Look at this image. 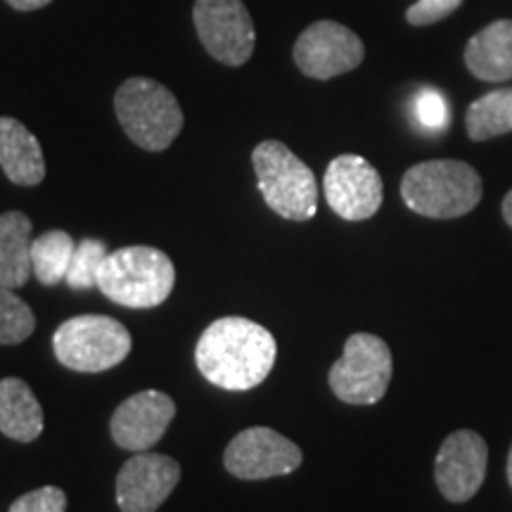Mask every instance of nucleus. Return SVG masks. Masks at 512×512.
I'll return each mask as SVG.
<instances>
[{"label":"nucleus","mask_w":512,"mask_h":512,"mask_svg":"<svg viewBox=\"0 0 512 512\" xmlns=\"http://www.w3.org/2000/svg\"><path fill=\"white\" fill-rule=\"evenodd\" d=\"M31 219L22 211L0 214V285L22 287L34 273L31 266Z\"/></svg>","instance_id":"a211bd4d"},{"label":"nucleus","mask_w":512,"mask_h":512,"mask_svg":"<svg viewBox=\"0 0 512 512\" xmlns=\"http://www.w3.org/2000/svg\"><path fill=\"white\" fill-rule=\"evenodd\" d=\"M252 164L264 202L287 221H311L318 211V183L313 171L280 140L254 147Z\"/></svg>","instance_id":"39448f33"},{"label":"nucleus","mask_w":512,"mask_h":512,"mask_svg":"<svg viewBox=\"0 0 512 512\" xmlns=\"http://www.w3.org/2000/svg\"><path fill=\"white\" fill-rule=\"evenodd\" d=\"M76 242L64 230H48L38 235L31 245V266L41 285L53 287L67 280L69 266H72Z\"/></svg>","instance_id":"aec40b11"},{"label":"nucleus","mask_w":512,"mask_h":512,"mask_svg":"<svg viewBox=\"0 0 512 512\" xmlns=\"http://www.w3.org/2000/svg\"><path fill=\"white\" fill-rule=\"evenodd\" d=\"M0 169L22 188H34L46 178L41 143L22 121L12 117H0Z\"/></svg>","instance_id":"2eb2a0df"},{"label":"nucleus","mask_w":512,"mask_h":512,"mask_svg":"<svg viewBox=\"0 0 512 512\" xmlns=\"http://www.w3.org/2000/svg\"><path fill=\"white\" fill-rule=\"evenodd\" d=\"M503 219L512 228V190L505 195V200H503Z\"/></svg>","instance_id":"bb28decb"},{"label":"nucleus","mask_w":512,"mask_h":512,"mask_svg":"<svg viewBox=\"0 0 512 512\" xmlns=\"http://www.w3.org/2000/svg\"><path fill=\"white\" fill-rule=\"evenodd\" d=\"M325 200L339 219L366 221L382 207L384 185L377 169L361 155H339L323 178Z\"/></svg>","instance_id":"9b49d317"},{"label":"nucleus","mask_w":512,"mask_h":512,"mask_svg":"<svg viewBox=\"0 0 512 512\" xmlns=\"http://www.w3.org/2000/svg\"><path fill=\"white\" fill-rule=\"evenodd\" d=\"M302 460V448L271 427H249L230 441L223 453L226 470L245 482L290 475L302 467Z\"/></svg>","instance_id":"1a4fd4ad"},{"label":"nucleus","mask_w":512,"mask_h":512,"mask_svg":"<svg viewBox=\"0 0 512 512\" xmlns=\"http://www.w3.org/2000/svg\"><path fill=\"white\" fill-rule=\"evenodd\" d=\"M36 330V316L31 306L19 299L12 287L0 285V344H22Z\"/></svg>","instance_id":"412c9836"},{"label":"nucleus","mask_w":512,"mask_h":512,"mask_svg":"<svg viewBox=\"0 0 512 512\" xmlns=\"http://www.w3.org/2000/svg\"><path fill=\"white\" fill-rule=\"evenodd\" d=\"M363 57H366V46L358 34L332 19H320L311 24L294 43L297 67L302 69V74L318 81L354 72Z\"/></svg>","instance_id":"9d476101"},{"label":"nucleus","mask_w":512,"mask_h":512,"mask_svg":"<svg viewBox=\"0 0 512 512\" xmlns=\"http://www.w3.org/2000/svg\"><path fill=\"white\" fill-rule=\"evenodd\" d=\"M107 254L110 252H107V245L102 240H81L74 249L67 285L74 287V290H93V287L98 290V273Z\"/></svg>","instance_id":"4be33fe9"},{"label":"nucleus","mask_w":512,"mask_h":512,"mask_svg":"<svg viewBox=\"0 0 512 512\" xmlns=\"http://www.w3.org/2000/svg\"><path fill=\"white\" fill-rule=\"evenodd\" d=\"M5 3H8L12 10H19V12H34V10L46 8V5L53 3V0H5Z\"/></svg>","instance_id":"a878e982"},{"label":"nucleus","mask_w":512,"mask_h":512,"mask_svg":"<svg viewBox=\"0 0 512 512\" xmlns=\"http://www.w3.org/2000/svg\"><path fill=\"white\" fill-rule=\"evenodd\" d=\"M278 344L264 325L242 316L214 320L195 347V363L216 387L247 392L261 384L275 366Z\"/></svg>","instance_id":"f257e3e1"},{"label":"nucleus","mask_w":512,"mask_h":512,"mask_svg":"<svg viewBox=\"0 0 512 512\" xmlns=\"http://www.w3.org/2000/svg\"><path fill=\"white\" fill-rule=\"evenodd\" d=\"M489 467V446L482 434L458 430L448 434L437 453L434 479L441 496L451 503H465L482 489Z\"/></svg>","instance_id":"f8f14e48"},{"label":"nucleus","mask_w":512,"mask_h":512,"mask_svg":"<svg viewBox=\"0 0 512 512\" xmlns=\"http://www.w3.org/2000/svg\"><path fill=\"white\" fill-rule=\"evenodd\" d=\"M482 195V178L470 164L458 159L415 164L401 181L406 207L427 219H460L477 207Z\"/></svg>","instance_id":"f03ea898"},{"label":"nucleus","mask_w":512,"mask_h":512,"mask_svg":"<svg viewBox=\"0 0 512 512\" xmlns=\"http://www.w3.org/2000/svg\"><path fill=\"white\" fill-rule=\"evenodd\" d=\"M55 358L76 373L117 368L131 354V332L110 316H74L53 335Z\"/></svg>","instance_id":"423d86ee"},{"label":"nucleus","mask_w":512,"mask_h":512,"mask_svg":"<svg viewBox=\"0 0 512 512\" xmlns=\"http://www.w3.org/2000/svg\"><path fill=\"white\" fill-rule=\"evenodd\" d=\"M463 0H415L411 8L406 10V22L413 27H430L448 15H453Z\"/></svg>","instance_id":"393cba45"},{"label":"nucleus","mask_w":512,"mask_h":512,"mask_svg":"<svg viewBox=\"0 0 512 512\" xmlns=\"http://www.w3.org/2000/svg\"><path fill=\"white\" fill-rule=\"evenodd\" d=\"M508 482L512 486V446H510V453H508Z\"/></svg>","instance_id":"cd10ccee"},{"label":"nucleus","mask_w":512,"mask_h":512,"mask_svg":"<svg viewBox=\"0 0 512 512\" xmlns=\"http://www.w3.org/2000/svg\"><path fill=\"white\" fill-rule=\"evenodd\" d=\"M415 117L425 128L430 131H444L448 124V105L444 100V95L439 91H422L418 98H415Z\"/></svg>","instance_id":"b1692460"},{"label":"nucleus","mask_w":512,"mask_h":512,"mask_svg":"<svg viewBox=\"0 0 512 512\" xmlns=\"http://www.w3.org/2000/svg\"><path fill=\"white\" fill-rule=\"evenodd\" d=\"M394 373L392 349L382 337L356 332L344 344V354L330 368V389L351 406H373L387 394Z\"/></svg>","instance_id":"0eeeda50"},{"label":"nucleus","mask_w":512,"mask_h":512,"mask_svg":"<svg viewBox=\"0 0 512 512\" xmlns=\"http://www.w3.org/2000/svg\"><path fill=\"white\" fill-rule=\"evenodd\" d=\"M465 64L479 81L501 83L512 79V19L484 27L467 41Z\"/></svg>","instance_id":"dca6fc26"},{"label":"nucleus","mask_w":512,"mask_h":512,"mask_svg":"<svg viewBox=\"0 0 512 512\" xmlns=\"http://www.w3.org/2000/svg\"><path fill=\"white\" fill-rule=\"evenodd\" d=\"M176 285L174 261L155 247H121L102 261L98 290L126 309H155Z\"/></svg>","instance_id":"7ed1b4c3"},{"label":"nucleus","mask_w":512,"mask_h":512,"mask_svg":"<svg viewBox=\"0 0 512 512\" xmlns=\"http://www.w3.org/2000/svg\"><path fill=\"white\" fill-rule=\"evenodd\" d=\"M174 418V399L157 389H145V392L133 394L131 399L119 403L117 411L112 413L110 434L119 448L143 453L150 451L164 437Z\"/></svg>","instance_id":"4468645a"},{"label":"nucleus","mask_w":512,"mask_h":512,"mask_svg":"<svg viewBox=\"0 0 512 512\" xmlns=\"http://www.w3.org/2000/svg\"><path fill=\"white\" fill-rule=\"evenodd\" d=\"M114 112L126 136L147 152H164L185 124L176 95L147 76L121 83L114 95Z\"/></svg>","instance_id":"20e7f679"},{"label":"nucleus","mask_w":512,"mask_h":512,"mask_svg":"<svg viewBox=\"0 0 512 512\" xmlns=\"http://www.w3.org/2000/svg\"><path fill=\"white\" fill-rule=\"evenodd\" d=\"M8 512H67V494L57 486H41L19 496Z\"/></svg>","instance_id":"5701e85b"},{"label":"nucleus","mask_w":512,"mask_h":512,"mask_svg":"<svg viewBox=\"0 0 512 512\" xmlns=\"http://www.w3.org/2000/svg\"><path fill=\"white\" fill-rule=\"evenodd\" d=\"M192 22L202 46L216 62L242 67L254 55V19L242 0H195Z\"/></svg>","instance_id":"6e6552de"},{"label":"nucleus","mask_w":512,"mask_h":512,"mask_svg":"<svg viewBox=\"0 0 512 512\" xmlns=\"http://www.w3.org/2000/svg\"><path fill=\"white\" fill-rule=\"evenodd\" d=\"M0 432L29 444L43 432V408L31 387L19 377L0 380Z\"/></svg>","instance_id":"f3484780"},{"label":"nucleus","mask_w":512,"mask_h":512,"mask_svg":"<svg viewBox=\"0 0 512 512\" xmlns=\"http://www.w3.org/2000/svg\"><path fill=\"white\" fill-rule=\"evenodd\" d=\"M467 136L472 140H489L512 131V88L491 91L472 102L465 114Z\"/></svg>","instance_id":"6ab92c4d"},{"label":"nucleus","mask_w":512,"mask_h":512,"mask_svg":"<svg viewBox=\"0 0 512 512\" xmlns=\"http://www.w3.org/2000/svg\"><path fill=\"white\" fill-rule=\"evenodd\" d=\"M181 482V465L162 453H136L117 475L121 512H157Z\"/></svg>","instance_id":"ddd939ff"}]
</instances>
